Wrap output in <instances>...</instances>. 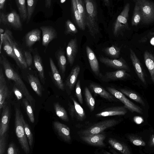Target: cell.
<instances>
[{"label": "cell", "instance_id": "obj_1", "mask_svg": "<svg viewBox=\"0 0 154 154\" xmlns=\"http://www.w3.org/2000/svg\"><path fill=\"white\" fill-rule=\"evenodd\" d=\"M0 63L4 68L6 77L14 82L15 84L21 91L31 105L34 102V100L18 73L11 66L8 60L2 54L0 57Z\"/></svg>", "mask_w": 154, "mask_h": 154}, {"label": "cell", "instance_id": "obj_2", "mask_svg": "<svg viewBox=\"0 0 154 154\" xmlns=\"http://www.w3.org/2000/svg\"><path fill=\"white\" fill-rule=\"evenodd\" d=\"M86 13V25L90 34L93 37L99 32L95 0H83Z\"/></svg>", "mask_w": 154, "mask_h": 154}, {"label": "cell", "instance_id": "obj_3", "mask_svg": "<svg viewBox=\"0 0 154 154\" xmlns=\"http://www.w3.org/2000/svg\"><path fill=\"white\" fill-rule=\"evenodd\" d=\"M15 133L21 148L26 154H28L30 152V146L22 120L23 115L18 107H15Z\"/></svg>", "mask_w": 154, "mask_h": 154}, {"label": "cell", "instance_id": "obj_4", "mask_svg": "<svg viewBox=\"0 0 154 154\" xmlns=\"http://www.w3.org/2000/svg\"><path fill=\"white\" fill-rule=\"evenodd\" d=\"M130 9V4L127 3L114 23L113 32L115 36H118L125 30L129 29L128 20Z\"/></svg>", "mask_w": 154, "mask_h": 154}, {"label": "cell", "instance_id": "obj_5", "mask_svg": "<svg viewBox=\"0 0 154 154\" xmlns=\"http://www.w3.org/2000/svg\"><path fill=\"white\" fill-rule=\"evenodd\" d=\"M119 123V121L115 119L104 120L93 125L89 128L79 132L82 135H93L101 133L106 129L113 127Z\"/></svg>", "mask_w": 154, "mask_h": 154}, {"label": "cell", "instance_id": "obj_6", "mask_svg": "<svg viewBox=\"0 0 154 154\" xmlns=\"http://www.w3.org/2000/svg\"><path fill=\"white\" fill-rule=\"evenodd\" d=\"M141 14V22L148 24L154 22V3L149 0H137Z\"/></svg>", "mask_w": 154, "mask_h": 154}, {"label": "cell", "instance_id": "obj_7", "mask_svg": "<svg viewBox=\"0 0 154 154\" xmlns=\"http://www.w3.org/2000/svg\"><path fill=\"white\" fill-rule=\"evenodd\" d=\"M20 17L14 10L7 14L2 12L0 13V23L9 26L14 29L22 30V24Z\"/></svg>", "mask_w": 154, "mask_h": 154}, {"label": "cell", "instance_id": "obj_8", "mask_svg": "<svg viewBox=\"0 0 154 154\" xmlns=\"http://www.w3.org/2000/svg\"><path fill=\"white\" fill-rule=\"evenodd\" d=\"M4 33L7 36L13 47L14 53L19 63L20 68L24 69H26L28 67L25 60L24 54H23L21 49L14 38L12 32L9 30L6 29Z\"/></svg>", "mask_w": 154, "mask_h": 154}, {"label": "cell", "instance_id": "obj_9", "mask_svg": "<svg viewBox=\"0 0 154 154\" xmlns=\"http://www.w3.org/2000/svg\"><path fill=\"white\" fill-rule=\"evenodd\" d=\"M106 89L109 92L122 102L126 108L131 112H135L139 113L142 114V109L127 98L120 91L110 87H107Z\"/></svg>", "mask_w": 154, "mask_h": 154}, {"label": "cell", "instance_id": "obj_10", "mask_svg": "<svg viewBox=\"0 0 154 154\" xmlns=\"http://www.w3.org/2000/svg\"><path fill=\"white\" fill-rule=\"evenodd\" d=\"M106 138L104 133H100L88 135H82L80 138L86 143L93 146L99 147H104L105 144L104 140Z\"/></svg>", "mask_w": 154, "mask_h": 154}, {"label": "cell", "instance_id": "obj_11", "mask_svg": "<svg viewBox=\"0 0 154 154\" xmlns=\"http://www.w3.org/2000/svg\"><path fill=\"white\" fill-rule=\"evenodd\" d=\"M73 104L69 103L68 110L70 116L72 118L75 117L79 121H82L85 120L86 116L84 109L78 103L75 98L71 97Z\"/></svg>", "mask_w": 154, "mask_h": 154}, {"label": "cell", "instance_id": "obj_12", "mask_svg": "<svg viewBox=\"0 0 154 154\" xmlns=\"http://www.w3.org/2000/svg\"><path fill=\"white\" fill-rule=\"evenodd\" d=\"M40 29L42 33V45L46 47L51 41L57 38V32L56 29L51 26H42Z\"/></svg>", "mask_w": 154, "mask_h": 154}, {"label": "cell", "instance_id": "obj_13", "mask_svg": "<svg viewBox=\"0 0 154 154\" xmlns=\"http://www.w3.org/2000/svg\"><path fill=\"white\" fill-rule=\"evenodd\" d=\"M100 62L105 65L118 69H124L129 71L130 69L125 61L122 57L118 59H112L104 57L99 58Z\"/></svg>", "mask_w": 154, "mask_h": 154}, {"label": "cell", "instance_id": "obj_14", "mask_svg": "<svg viewBox=\"0 0 154 154\" xmlns=\"http://www.w3.org/2000/svg\"><path fill=\"white\" fill-rule=\"evenodd\" d=\"M10 92L7 85L6 81L1 67L0 69V109L7 103L6 100L9 96Z\"/></svg>", "mask_w": 154, "mask_h": 154}, {"label": "cell", "instance_id": "obj_15", "mask_svg": "<svg viewBox=\"0 0 154 154\" xmlns=\"http://www.w3.org/2000/svg\"><path fill=\"white\" fill-rule=\"evenodd\" d=\"M53 126L56 132L62 140L67 143L71 142L70 130L68 126L58 121L54 122Z\"/></svg>", "mask_w": 154, "mask_h": 154}, {"label": "cell", "instance_id": "obj_16", "mask_svg": "<svg viewBox=\"0 0 154 154\" xmlns=\"http://www.w3.org/2000/svg\"><path fill=\"white\" fill-rule=\"evenodd\" d=\"M71 12L74 21L81 29L84 30L86 26V21L77 8L75 0H71Z\"/></svg>", "mask_w": 154, "mask_h": 154}, {"label": "cell", "instance_id": "obj_17", "mask_svg": "<svg viewBox=\"0 0 154 154\" xmlns=\"http://www.w3.org/2000/svg\"><path fill=\"white\" fill-rule=\"evenodd\" d=\"M0 124V136L6 134L10 118V110L7 103L2 108Z\"/></svg>", "mask_w": 154, "mask_h": 154}, {"label": "cell", "instance_id": "obj_18", "mask_svg": "<svg viewBox=\"0 0 154 154\" xmlns=\"http://www.w3.org/2000/svg\"><path fill=\"white\" fill-rule=\"evenodd\" d=\"M78 45L76 38L71 39L66 48V52L68 62L70 66L73 63L78 52Z\"/></svg>", "mask_w": 154, "mask_h": 154}, {"label": "cell", "instance_id": "obj_19", "mask_svg": "<svg viewBox=\"0 0 154 154\" xmlns=\"http://www.w3.org/2000/svg\"><path fill=\"white\" fill-rule=\"evenodd\" d=\"M130 57L135 71L139 79L144 84L146 83L145 75L140 62L134 51L130 49Z\"/></svg>", "mask_w": 154, "mask_h": 154}, {"label": "cell", "instance_id": "obj_20", "mask_svg": "<svg viewBox=\"0 0 154 154\" xmlns=\"http://www.w3.org/2000/svg\"><path fill=\"white\" fill-rule=\"evenodd\" d=\"M127 71L124 69H119L113 72H106L102 78V80L107 82L125 79L130 76L127 72Z\"/></svg>", "mask_w": 154, "mask_h": 154}, {"label": "cell", "instance_id": "obj_21", "mask_svg": "<svg viewBox=\"0 0 154 154\" xmlns=\"http://www.w3.org/2000/svg\"><path fill=\"white\" fill-rule=\"evenodd\" d=\"M86 50L92 71L97 76H101L100 72L98 62L95 53L88 46H86Z\"/></svg>", "mask_w": 154, "mask_h": 154}, {"label": "cell", "instance_id": "obj_22", "mask_svg": "<svg viewBox=\"0 0 154 154\" xmlns=\"http://www.w3.org/2000/svg\"><path fill=\"white\" fill-rule=\"evenodd\" d=\"M49 61L54 82L59 89L64 91V85L61 76L51 58H49Z\"/></svg>", "mask_w": 154, "mask_h": 154}, {"label": "cell", "instance_id": "obj_23", "mask_svg": "<svg viewBox=\"0 0 154 154\" xmlns=\"http://www.w3.org/2000/svg\"><path fill=\"white\" fill-rule=\"evenodd\" d=\"M126 107L116 106L107 109L104 111L97 113L95 116L97 117H107L117 115H123L127 112Z\"/></svg>", "mask_w": 154, "mask_h": 154}, {"label": "cell", "instance_id": "obj_24", "mask_svg": "<svg viewBox=\"0 0 154 154\" xmlns=\"http://www.w3.org/2000/svg\"><path fill=\"white\" fill-rule=\"evenodd\" d=\"M1 44H2L4 50L9 57L12 58L15 61L17 65L20 67V65L16 57L13 47L6 35L4 33H0Z\"/></svg>", "mask_w": 154, "mask_h": 154}, {"label": "cell", "instance_id": "obj_25", "mask_svg": "<svg viewBox=\"0 0 154 154\" xmlns=\"http://www.w3.org/2000/svg\"><path fill=\"white\" fill-rule=\"evenodd\" d=\"M41 31L38 29H35L28 32L25 36L26 46L30 48L37 42L40 41Z\"/></svg>", "mask_w": 154, "mask_h": 154}, {"label": "cell", "instance_id": "obj_26", "mask_svg": "<svg viewBox=\"0 0 154 154\" xmlns=\"http://www.w3.org/2000/svg\"><path fill=\"white\" fill-rule=\"evenodd\" d=\"M89 87L95 94L100 95L101 97L109 101H115V97L100 86L91 83Z\"/></svg>", "mask_w": 154, "mask_h": 154}, {"label": "cell", "instance_id": "obj_27", "mask_svg": "<svg viewBox=\"0 0 154 154\" xmlns=\"http://www.w3.org/2000/svg\"><path fill=\"white\" fill-rule=\"evenodd\" d=\"M143 57L145 65L154 83V55L148 51H146L144 52Z\"/></svg>", "mask_w": 154, "mask_h": 154}, {"label": "cell", "instance_id": "obj_28", "mask_svg": "<svg viewBox=\"0 0 154 154\" xmlns=\"http://www.w3.org/2000/svg\"><path fill=\"white\" fill-rule=\"evenodd\" d=\"M80 69L79 66H75L72 69L66 79V85L71 90H72L76 83Z\"/></svg>", "mask_w": 154, "mask_h": 154}, {"label": "cell", "instance_id": "obj_29", "mask_svg": "<svg viewBox=\"0 0 154 154\" xmlns=\"http://www.w3.org/2000/svg\"><path fill=\"white\" fill-rule=\"evenodd\" d=\"M108 142L114 149L123 154H130L131 152L128 146L124 143L115 139L110 138Z\"/></svg>", "mask_w": 154, "mask_h": 154}, {"label": "cell", "instance_id": "obj_30", "mask_svg": "<svg viewBox=\"0 0 154 154\" xmlns=\"http://www.w3.org/2000/svg\"><path fill=\"white\" fill-rule=\"evenodd\" d=\"M27 79L33 91L38 96L41 97L43 89L38 78L33 75L29 74L27 76Z\"/></svg>", "mask_w": 154, "mask_h": 154}, {"label": "cell", "instance_id": "obj_31", "mask_svg": "<svg viewBox=\"0 0 154 154\" xmlns=\"http://www.w3.org/2000/svg\"><path fill=\"white\" fill-rule=\"evenodd\" d=\"M33 61L35 66L38 71L41 82L43 84H45V79L44 70L41 58L39 55L35 54L34 57Z\"/></svg>", "mask_w": 154, "mask_h": 154}, {"label": "cell", "instance_id": "obj_32", "mask_svg": "<svg viewBox=\"0 0 154 154\" xmlns=\"http://www.w3.org/2000/svg\"><path fill=\"white\" fill-rule=\"evenodd\" d=\"M56 56L59 70L62 75L64 74L66 65V60L64 53L62 50H59L56 53Z\"/></svg>", "mask_w": 154, "mask_h": 154}, {"label": "cell", "instance_id": "obj_33", "mask_svg": "<svg viewBox=\"0 0 154 154\" xmlns=\"http://www.w3.org/2000/svg\"><path fill=\"white\" fill-rule=\"evenodd\" d=\"M21 18L23 21L26 20L27 16V6L25 0H15Z\"/></svg>", "mask_w": 154, "mask_h": 154}, {"label": "cell", "instance_id": "obj_34", "mask_svg": "<svg viewBox=\"0 0 154 154\" xmlns=\"http://www.w3.org/2000/svg\"><path fill=\"white\" fill-rule=\"evenodd\" d=\"M54 107L56 115L60 119L65 122L69 121L66 111L59 103H54Z\"/></svg>", "mask_w": 154, "mask_h": 154}, {"label": "cell", "instance_id": "obj_35", "mask_svg": "<svg viewBox=\"0 0 154 154\" xmlns=\"http://www.w3.org/2000/svg\"><path fill=\"white\" fill-rule=\"evenodd\" d=\"M141 19L142 16L140 8L138 4L136 2L131 19L132 25L137 26L141 22Z\"/></svg>", "mask_w": 154, "mask_h": 154}, {"label": "cell", "instance_id": "obj_36", "mask_svg": "<svg viewBox=\"0 0 154 154\" xmlns=\"http://www.w3.org/2000/svg\"><path fill=\"white\" fill-rule=\"evenodd\" d=\"M119 90L121 92L130 98L141 104L143 106H145V103L142 99L134 92L124 89H121Z\"/></svg>", "mask_w": 154, "mask_h": 154}, {"label": "cell", "instance_id": "obj_37", "mask_svg": "<svg viewBox=\"0 0 154 154\" xmlns=\"http://www.w3.org/2000/svg\"><path fill=\"white\" fill-rule=\"evenodd\" d=\"M85 96L86 103L90 110L91 112L93 111L95 107V100L87 87L85 88Z\"/></svg>", "mask_w": 154, "mask_h": 154}, {"label": "cell", "instance_id": "obj_38", "mask_svg": "<svg viewBox=\"0 0 154 154\" xmlns=\"http://www.w3.org/2000/svg\"><path fill=\"white\" fill-rule=\"evenodd\" d=\"M38 0H27V16L26 23H28L30 21L34 12Z\"/></svg>", "mask_w": 154, "mask_h": 154}, {"label": "cell", "instance_id": "obj_39", "mask_svg": "<svg viewBox=\"0 0 154 154\" xmlns=\"http://www.w3.org/2000/svg\"><path fill=\"white\" fill-rule=\"evenodd\" d=\"M120 51V48L114 45L103 50L107 55L114 58H117L119 57Z\"/></svg>", "mask_w": 154, "mask_h": 154}, {"label": "cell", "instance_id": "obj_40", "mask_svg": "<svg viewBox=\"0 0 154 154\" xmlns=\"http://www.w3.org/2000/svg\"><path fill=\"white\" fill-rule=\"evenodd\" d=\"M22 120L23 124L24 130L27 137L30 147L32 148L33 142V136L29 127L25 122L23 116L22 117Z\"/></svg>", "mask_w": 154, "mask_h": 154}, {"label": "cell", "instance_id": "obj_41", "mask_svg": "<svg viewBox=\"0 0 154 154\" xmlns=\"http://www.w3.org/2000/svg\"><path fill=\"white\" fill-rule=\"evenodd\" d=\"M22 102L30 122L34 123L35 122L34 116L32 107L30 103L26 98L23 100Z\"/></svg>", "mask_w": 154, "mask_h": 154}, {"label": "cell", "instance_id": "obj_42", "mask_svg": "<svg viewBox=\"0 0 154 154\" xmlns=\"http://www.w3.org/2000/svg\"><path fill=\"white\" fill-rule=\"evenodd\" d=\"M77 32V29L74 25L70 20H67L65 23V34L66 35L73 34Z\"/></svg>", "mask_w": 154, "mask_h": 154}, {"label": "cell", "instance_id": "obj_43", "mask_svg": "<svg viewBox=\"0 0 154 154\" xmlns=\"http://www.w3.org/2000/svg\"><path fill=\"white\" fill-rule=\"evenodd\" d=\"M128 138L130 141L135 145L144 146L146 145L145 142L140 137L133 135H129L128 136Z\"/></svg>", "mask_w": 154, "mask_h": 154}, {"label": "cell", "instance_id": "obj_44", "mask_svg": "<svg viewBox=\"0 0 154 154\" xmlns=\"http://www.w3.org/2000/svg\"><path fill=\"white\" fill-rule=\"evenodd\" d=\"M75 94L79 102L82 104L83 103V99L82 94L80 81L79 80L76 82L75 89Z\"/></svg>", "mask_w": 154, "mask_h": 154}, {"label": "cell", "instance_id": "obj_45", "mask_svg": "<svg viewBox=\"0 0 154 154\" xmlns=\"http://www.w3.org/2000/svg\"><path fill=\"white\" fill-rule=\"evenodd\" d=\"M6 134L0 136V154L4 153L6 146Z\"/></svg>", "mask_w": 154, "mask_h": 154}, {"label": "cell", "instance_id": "obj_46", "mask_svg": "<svg viewBox=\"0 0 154 154\" xmlns=\"http://www.w3.org/2000/svg\"><path fill=\"white\" fill-rule=\"evenodd\" d=\"M19 153V150L13 143L9 144L7 154H18Z\"/></svg>", "mask_w": 154, "mask_h": 154}, {"label": "cell", "instance_id": "obj_47", "mask_svg": "<svg viewBox=\"0 0 154 154\" xmlns=\"http://www.w3.org/2000/svg\"><path fill=\"white\" fill-rule=\"evenodd\" d=\"M26 62L28 67H30L32 64V58L30 52L25 51L24 52Z\"/></svg>", "mask_w": 154, "mask_h": 154}, {"label": "cell", "instance_id": "obj_48", "mask_svg": "<svg viewBox=\"0 0 154 154\" xmlns=\"http://www.w3.org/2000/svg\"><path fill=\"white\" fill-rule=\"evenodd\" d=\"M13 90L17 99L18 100H20L22 99L23 97V94L21 91L15 84H14L13 87Z\"/></svg>", "mask_w": 154, "mask_h": 154}, {"label": "cell", "instance_id": "obj_49", "mask_svg": "<svg viewBox=\"0 0 154 154\" xmlns=\"http://www.w3.org/2000/svg\"><path fill=\"white\" fill-rule=\"evenodd\" d=\"M134 122L137 124H140L143 122V120L142 118L140 116H135L134 118Z\"/></svg>", "mask_w": 154, "mask_h": 154}, {"label": "cell", "instance_id": "obj_50", "mask_svg": "<svg viewBox=\"0 0 154 154\" xmlns=\"http://www.w3.org/2000/svg\"><path fill=\"white\" fill-rule=\"evenodd\" d=\"M45 7L50 8L51 5L52 0H45Z\"/></svg>", "mask_w": 154, "mask_h": 154}, {"label": "cell", "instance_id": "obj_51", "mask_svg": "<svg viewBox=\"0 0 154 154\" xmlns=\"http://www.w3.org/2000/svg\"><path fill=\"white\" fill-rule=\"evenodd\" d=\"M6 0H0V9H3L4 8V5Z\"/></svg>", "mask_w": 154, "mask_h": 154}, {"label": "cell", "instance_id": "obj_52", "mask_svg": "<svg viewBox=\"0 0 154 154\" xmlns=\"http://www.w3.org/2000/svg\"><path fill=\"white\" fill-rule=\"evenodd\" d=\"M149 144L152 146H154V135L152 134L150 138Z\"/></svg>", "mask_w": 154, "mask_h": 154}, {"label": "cell", "instance_id": "obj_53", "mask_svg": "<svg viewBox=\"0 0 154 154\" xmlns=\"http://www.w3.org/2000/svg\"><path fill=\"white\" fill-rule=\"evenodd\" d=\"M105 5L107 7H109L110 5L109 0H103Z\"/></svg>", "mask_w": 154, "mask_h": 154}, {"label": "cell", "instance_id": "obj_54", "mask_svg": "<svg viewBox=\"0 0 154 154\" xmlns=\"http://www.w3.org/2000/svg\"><path fill=\"white\" fill-rule=\"evenodd\" d=\"M102 152L104 154H111V153L108 152L105 150H103L102 151Z\"/></svg>", "mask_w": 154, "mask_h": 154}, {"label": "cell", "instance_id": "obj_55", "mask_svg": "<svg viewBox=\"0 0 154 154\" xmlns=\"http://www.w3.org/2000/svg\"><path fill=\"white\" fill-rule=\"evenodd\" d=\"M4 32V30L2 29V28H0V33H3Z\"/></svg>", "mask_w": 154, "mask_h": 154}, {"label": "cell", "instance_id": "obj_56", "mask_svg": "<svg viewBox=\"0 0 154 154\" xmlns=\"http://www.w3.org/2000/svg\"><path fill=\"white\" fill-rule=\"evenodd\" d=\"M111 151L112 152V153L113 154H117L118 153L116 152V151L114 150H111Z\"/></svg>", "mask_w": 154, "mask_h": 154}, {"label": "cell", "instance_id": "obj_57", "mask_svg": "<svg viewBox=\"0 0 154 154\" xmlns=\"http://www.w3.org/2000/svg\"><path fill=\"white\" fill-rule=\"evenodd\" d=\"M66 0H60V2L61 3H63L65 2Z\"/></svg>", "mask_w": 154, "mask_h": 154}, {"label": "cell", "instance_id": "obj_58", "mask_svg": "<svg viewBox=\"0 0 154 154\" xmlns=\"http://www.w3.org/2000/svg\"><path fill=\"white\" fill-rule=\"evenodd\" d=\"M152 34L153 35H154V31L152 33Z\"/></svg>", "mask_w": 154, "mask_h": 154}]
</instances>
